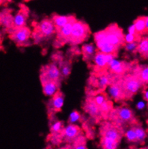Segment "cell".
<instances>
[{"mask_svg": "<svg viewBox=\"0 0 148 149\" xmlns=\"http://www.w3.org/2000/svg\"><path fill=\"white\" fill-rule=\"evenodd\" d=\"M74 17H75L73 16V15H68V16H66V15H54L51 19H52L54 25H55L57 30H58L61 28V27L65 26L66 24L68 23Z\"/></svg>", "mask_w": 148, "mask_h": 149, "instance_id": "obj_21", "label": "cell"}, {"mask_svg": "<svg viewBox=\"0 0 148 149\" xmlns=\"http://www.w3.org/2000/svg\"><path fill=\"white\" fill-rule=\"evenodd\" d=\"M56 32L57 29L52 19L45 18L37 24L34 33H32V37L36 42H38L45 39H49L56 34Z\"/></svg>", "mask_w": 148, "mask_h": 149, "instance_id": "obj_2", "label": "cell"}, {"mask_svg": "<svg viewBox=\"0 0 148 149\" xmlns=\"http://www.w3.org/2000/svg\"><path fill=\"white\" fill-rule=\"evenodd\" d=\"M143 96H144V99L145 101L148 102V89H147V90H145L144 92V95H143Z\"/></svg>", "mask_w": 148, "mask_h": 149, "instance_id": "obj_38", "label": "cell"}, {"mask_svg": "<svg viewBox=\"0 0 148 149\" xmlns=\"http://www.w3.org/2000/svg\"><path fill=\"white\" fill-rule=\"evenodd\" d=\"M63 128H64V127H63V123L61 121H54L50 125L51 134H61Z\"/></svg>", "mask_w": 148, "mask_h": 149, "instance_id": "obj_29", "label": "cell"}, {"mask_svg": "<svg viewBox=\"0 0 148 149\" xmlns=\"http://www.w3.org/2000/svg\"><path fill=\"white\" fill-rule=\"evenodd\" d=\"M4 1H5V0H4ZM1 2H2V1H3V0H1Z\"/></svg>", "mask_w": 148, "mask_h": 149, "instance_id": "obj_41", "label": "cell"}, {"mask_svg": "<svg viewBox=\"0 0 148 149\" xmlns=\"http://www.w3.org/2000/svg\"><path fill=\"white\" fill-rule=\"evenodd\" d=\"M98 49L96 46L92 43H85L81 48V52L84 56V59L86 61H93L95 55L97 53Z\"/></svg>", "mask_w": 148, "mask_h": 149, "instance_id": "obj_19", "label": "cell"}, {"mask_svg": "<svg viewBox=\"0 0 148 149\" xmlns=\"http://www.w3.org/2000/svg\"><path fill=\"white\" fill-rule=\"evenodd\" d=\"M28 17V7L21 8L14 16V30L25 26Z\"/></svg>", "mask_w": 148, "mask_h": 149, "instance_id": "obj_18", "label": "cell"}, {"mask_svg": "<svg viewBox=\"0 0 148 149\" xmlns=\"http://www.w3.org/2000/svg\"><path fill=\"white\" fill-rule=\"evenodd\" d=\"M145 23H146V29H147V32H148V16L145 17Z\"/></svg>", "mask_w": 148, "mask_h": 149, "instance_id": "obj_39", "label": "cell"}, {"mask_svg": "<svg viewBox=\"0 0 148 149\" xmlns=\"http://www.w3.org/2000/svg\"><path fill=\"white\" fill-rule=\"evenodd\" d=\"M1 24L6 30L10 31V33L14 30V17L9 11L1 13Z\"/></svg>", "mask_w": 148, "mask_h": 149, "instance_id": "obj_20", "label": "cell"}, {"mask_svg": "<svg viewBox=\"0 0 148 149\" xmlns=\"http://www.w3.org/2000/svg\"><path fill=\"white\" fill-rule=\"evenodd\" d=\"M81 136H82L81 127L77 125L71 123L64 127L61 133L62 139L68 143H73Z\"/></svg>", "mask_w": 148, "mask_h": 149, "instance_id": "obj_10", "label": "cell"}, {"mask_svg": "<svg viewBox=\"0 0 148 149\" xmlns=\"http://www.w3.org/2000/svg\"><path fill=\"white\" fill-rule=\"evenodd\" d=\"M32 36L31 30L25 26L15 29L10 33V38L18 45H28L30 42V38Z\"/></svg>", "mask_w": 148, "mask_h": 149, "instance_id": "obj_8", "label": "cell"}, {"mask_svg": "<svg viewBox=\"0 0 148 149\" xmlns=\"http://www.w3.org/2000/svg\"><path fill=\"white\" fill-rule=\"evenodd\" d=\"M72 149H87L85 138L83 136H81L78 139L75 140L73 143Z\"/></svg>", "mask_w": 148, "mask_h": 149, "instance_id": "obj_32", "label": "cell"}, {"mask_svg": "<svg viewBox=\"0 0 148 149\" xmlns=\"http://www.w3.org/2000/svg\"><path fill=\"white\" fill-rule=\"evenodd\" d=\"M58 149H72V148L70 146H66L62 147V148H60Z\"/></svg>", "mask_w": 148, "mask_h": 149, "instance_id": "obj_40", "label": "cell"}, {"mask_svg": "<svg viewBox=\"0 0 148 149\" xmlns=\"http://www.w3.org/2000/svg\"><path fill=\"white\" fill-rule=\"evenodd\" d=\"M114 58H116V54H107L98 51L93 58V61L96 69L104 70L107 69L109 62Z\"/></svg>", "mask_w": 148, "mask_h": 149, "instance_id": "obj_12", "label": "cell"}, {"mask_svg": "<svg viewBox=\"0 0 148 149\" xmlns=\"http://www.w3.org/2000/svg\"><path fill=\"white\" fill-rule=\"evenodd\" d=\"M134 73L138 76L144 84H148V66L137 68V69H135V71H134Z\"/></svg>", "mask_w": 148, "mask_h": 149, "instance_id": "obj_25", "label": "cell"}, {"mask_svg": "<svg viewBox=\"0 0 148 149\" xmlns=\"http://www.w3.org/2000/svg\"><path fill=\"white\" fill-rule=\"evenodd\" d=\"M104 38L107 42L119 49L124 45V35L122 29L116 24H111L102 30Z\"/></svg>", "mask_w": 148, "mask_h": 149, "instance_id": "obj_4", "label": "cell"}, {"mask_svg": "<svg viewBox=\"0 0 148 149\" xmlns=\"http://www.w3.org/2000/svg\"><path fill=\"white\" fill-rule=\"evenodd\" d=\"M41 83L43 86V92L46 97H53L57 92L60 91V81L46 80V81H41Z\"/></svg>", "mask_w": 148, "mask_h": 149, "instance_id": "obj_17", "label": "cell"}, {"mask_svg": "<svg viewBox=\"0 0 148 149\" xmlns=\"http://www.w3.org/2000/svg\"><path fill=\"white\" fill-rule=\"evenodd\" d=\"M99 108H100L101 112H102L103 117H108L109 114L110 113V112L114 108L113 107V103L110 100H108L105 102H104L102 105L99 106Z\"/></svg>", "mask_w": 148, "mask_h": 149, "instance_id": "obj_28", "label": "cell"}, {"mask_svg": "<svg viewBox=\"0 0 148 149\" xmlns=\"http://www.w3.org/2000/svg\"><path fill=\"white\" fill-rule=\"evenodd\" d=\"M128 33H131V34H133V35H137V30H136V27L135 25H134V23H132V25H129V27H128V30H127ZM138 36V35H137Z\"/></svg>", "mask_w": 148, "mask_h": 149, "instance_id": "obj_37", "label": "cell"}, {"mask_svg": "<svg viewBox=\"0 0 148 149\" xmlns=\"http://www.w3.org/2000/svg\"><path fill=\"white\" fill-rule=\"evenodd\" d=\"M140 41V40H139ZM139 41H134L132 42H127L124 45V48L127 52L129 53H135L137 51V48H138Z\"/></svg>", "mask_w": 148, "mask_h": 149, "instance_id": "obj_34", "label": "cell"}, {"mask_svg": "<svg viewBox=\"0 0 148 149\" xmlns=\"http://www.w3.org/2000/svg\"><path fill=\"white\" fill-rule=\"evenodd\" d=\"M100 143L102 149H118L120 142L106 137H102Z\"/></svg>", "mask_w": 148, "mask_h": 149, "instance_id": "obj_22", "label": "cell"}, {"mask_svg": "<svg viewBox=\"0 0 148 149\" xmlns=\"http://www.w3.org/2000/svg\"><path fill=\"white\" fill-rule=\"evenodd\" d=\"M108 118L111 122L114 123L122 128L125 125L129 123L131 124L135 121L133 111L124 105L113 108L109 114Z\"/></svg>", "mask_w": 148, "mask_h": 149, "instance_id": "obj_1", "label": "cell"}, {"mask_svg": "<svg viewBox=\"0 0 148 149\" xmlns=\"http://www.w3.org/2000/svg\"><path fill=\"white\" fill-rule=\"evenodd\" d=\"M64 95L60 91L57 92L53 97H51L48 104L49 112H60L64 104Z\"/></svg>", "mask_w": 148, "mask_h": 149, "instance_id": "obj_16", "label": "cell"}, {"mask_svg": "<svg viewBox=\"0 0 148 149\" xmlns=\"http://www.w3.org/2000/svg\"><path fill=\"white\" fill-rule=\"evenodd\" d=\"M84 110L86 111V113H88L89 116L96 120L103 117L102 112H101L100 108H99V106L93 101L92 96L89 97L86 100L85 104H84Z\"/></svg>", "mask_w": 148, "mask_h": 149, "instance_id": "obj_14", "label": "cell"}, {"mask_svg": "<svg viewBox=\"0 0 148 149\" xmlns=\"http://www.w3.org/2000/svg\"><path fill=\"white\" fill-rule=\"evenodd\" d=\"M100 133L102 137L115 140L120 142L122 136L124 134L122 127H119L112 122H105L102 125L100 128Z\"/></svg>", "mask_w": 148, "mask_h": 149, "instance_id": "obj_6", "label": "cell"}, {"mask_svg": "<svg viewBox=\"0 0 148 149\" xmlns=\"http://www.w3.org/2000/svg\"><path fill=\"white\" fill-rule=\"evenodd\" d=\"M135 25L136 30L138 36H142L147 33V29H146L145 23V17H139L134 20L133 22Z\"/></svg>", "mask_w": 148, "mask_h": 149, "instance_id": "obj_24", "label": "cell"}, {"mask_svg": "<svg viewBox=\"0 0 148 149\" xmlns=\"http://www.w3.org/2000/svg\"><path fill=\"white\" fill-rule=\"evenodd\" d=\"M81 120V115L78 111L74 110L72 111L69 115L68 118V123L71 124H75L76 123L80 122Z\"/></svg>", "mask_w": 148, "mask_h": 149, "instance_id": "obj_33", "label": "cell"}, {"mask_svg": "<svg viewBox=\"0 0 148 149\" xmlns=\"http://www.w3.org/2000/svg\"><path fill=\"white\" fill-rule=\"evenodd\" d=\"M121 83L124 93L125 100H129L137 94L142 87V81L134 73L121 77Z\"/></svg>", "mask_w": 148, "mask_h": 149, "instance_id": "obj_3", "label": "cell"}, {"mask_svg": "<svg viewBox=\"0 0 148 149\" xmlns=\"http://www.w3.org/2000/svg\"><path fill=\"white\" fill-rule=\"evenodd\" d=\"M116 78L115 80L107 87V95L114 101L125 100L124 93L121 83V78Z\"/></svg>", "mask_w": 148, "mask_h": 149, "instance_id": "obj_9", "label": "cell"}, {"mask_svg": "<svg viewBox=\"0 0 148 149\" xmlns=\"http://www.w3.org/2000/svg\"><path fill=\"white\" fill-rule=\"evenodd\" d=\"M141 38H139V36L137 35H133L131 33H126L124 35V43L127 42H132L134 41H139Z\"/></svg>", "mask_w": 148, "mask_h": 149, "instance_id": "obj_35", "label": "cell"}, {"mask_svg": "<svg viewBox=\"0 0 148 149\" xmlns=\"http://www.w3.org/2000/svg\"><path fill=\"white\" fill-rule=\"evenodd\" d=\"M117 76L113 75L111 73H104L98 76L97 78L95 79V86L98 88L99 92H104L105 89H107L109 86L115 80Z\"/></svg>", "mask_w": 148, "mask_h": 149, "instance_id": "obj_13", "label": "cell"}, {"mask_svg": "<svg viewBox=\"0 0 148 149\" xmlns=\"http://www.w3.org/2000/svg\"><path fill=\"white\" fill-rule=\"evenodd\" d=\"M124 136L125 138L127 140V141L130 143H136L137 142V136H136L135 130H134V126L133 127H131L129 128H128L127 130H126V131L124 132Z\"/></svg>", "mask_w": 148, "mask_h": 149, "instance_id": "obj_30", "label": "cell"}, {"mask_svg": "<svg viewBox=\"0 0 148 149\" xmlns=\"http://www.w3.org/2000/svg\"><path fill=\"white\" fill-rule=\"evenodd\" d=\"M92 98L98 105L100 106L107 100H108V95H106L104 92H100L99 93L96 94L94 96H92Z\"/></svg>", "mask_w": 148, "mask_h": 149, "instance_id": "obj_31", "label": "cell"}, {"mask_svg": "<svg viewBox=\"0 0 148 149\" xmlns=\"http://www.w3.org/2000/svg\"><path fill=\"white\" fill-rule=\"evenodd\" d=\"M144 149H148V148H144Z\"/></svg>", "mask_w": 148, "mask_h": 149, "instance_id": "obj_42", "label": "cell"}, {"mask_svg": "<svg viewBox=\"0 0 148 149\" xmlns=\"http://www.w3.org/2000/svg\"><path fill=\"white\" fill-rule=\"evenodd\" d=\"M137 53L140 54L142 57L148 58V37L140 39L139 41Z\"/></svg>", "mask_w": 148, "mask_h": 149, "instance_id": "obj_23", "label": "cell"}, {"mask_svg": "<svg viewBox=\"0 0 148 149\" xmlns=\"http://www.w3.org/2000/svg\"><path fill=\"white\" fill-rule=\"evenodd\" d=\"M90 33V27L86 22L81 20H76L73 23L68 42L72 45L81 43L88 38Z\"/></svg>", "mask_w": 148, "mask_h": 149, "instance_id": "obj_5", "label": "cell"}, {"mask_svg": "<svg viewBox=\"0 0 148 149\" xmlns=\"http://www.w3.org/2000/svg\"><path fill=\"white\" fill-rule=\"evenodd\" d=\"M40 77V81L50 80L60 82L62 76L59 66L55 63H50L42 68Z\"/></svg>", "mask_w": 148, "mask_h": 149, "instance_id": "obj_7", "label": "cell"}, {"mask_svg": "<svg viewBox=\"0 0 148 149\" xmlns=\"http://www.w3.org/2000/svg\"><path fill=\"white\" fill-rule=\"evenodd\" d=\"M134 130H135L136 136H137V142H144L146 137H147V133H146L145 130L140 125H134Z\"/></svg>", "mask_w": 148, "mask_h": 149, "instance_id": "obj_27", "label": "cell"}, {"mask_svg": "<svg viewBox=\"0 0 148 149\" xmlns=\"http://www.w3.org/2000/svg\"><path fill=\"white\" fill-rule=\"evenodd\" d=\"M129 68V63L114 58L109 62L107 69L109 71V73H111L113 75L117 76V77H123Z\"/></svg>", "mask_w": 148, "mask_h": 149, "instance_id": "obj_11", "label": "cell"}, {"mask_svg": "<svg viewBox=\"0 0 148 149\" xmlns=\"http://www.w3.org/2000/svg\"><path fill=\"white\" fill-rule=\"evenodd\" d=\"M77 19L75 17H74L71 21L66 24L65 26L57 30L56 32V36H57V40L58 42H68L69 39H70L71 35L72 28H73V25L74 22L76 21Z\"/></svg>", "mask_w": 148, "mask_h": 149, "instance_id": "obj_15", "label": "cell"}, {"mask_svg": "<svg viewBox=\"0 0 148 149\" xmlns=\"http://www.w3.org/2000/svg\"><path fill=\"white\" fill-rule=\"evenodd\" d=\"M60 71L62 77L66 78L68 77L71 72V65L68 61H62L60 63Z\"/></svg>", "mask_w": 148, "mask_h": 149, "instance_id": "obj_26", "label": "cell"}, {"mask_svg": "<svg viewBox=\"0 0 148 149\" xmlns=\"http://www.w3.org/2000/svg\"><path fill=\"white\" fill-rule=\"evenodd\" d=\"M146 107V102L143 100H140V101L137 102V104H136V107L138 110H142L145 108Z\"/></svg>", "mask_w": 148, "mask_h": 149, "instance_id": "obj_36", "label": "cell"}]
</instances>
